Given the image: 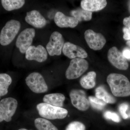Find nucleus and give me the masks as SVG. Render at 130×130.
<instances>
[{
	"instance_id": "8",
	"label": "nucleus",
	"mask_w": 130,
	"mask_h": 130,
	"mask_svg": "<svg viewBox=\"0 0 130 130\" xmlns=\"http://www.w3.org/2000/svg\"><path fill=\"white\" fill-rule=\"evenodd\" d=\"M35 36V29L32 28H26L19 34L16 40V46L21 53H25L31 46Z\"/></svg>"
},
{
	"instance_id": "10",
	"label": "nucleus",
	"mask_w": 130,
	"mask_h": 130,
	"mask_svg": "<svg viewBox=\"0 0 130 130\" xmlns=\"http://www.w3.org/2000/svg\"><path fill=\"white\" fill-rule=\"evenodd\" d=\"M72 104L78 110L85 111L90 107L89 101L86 97V93L80 89H73L70 93Z\"/></svg>"
},
{
	"instance_id": "7",
	"label": "nucleus",
	"mask_w": 130,
	"mask_h": 130,
	"mask_svg": "<svg viewBox=\"0 0 130 130\" xmlns=\"http://www.w3.org/2000/svg\"><path fill=\"white\" fill-rule=\"evenodd\" d=\"M64 44V41L62 35L58 31H54L50 36L46 48L50 56H59L61 54Z\"/></svg>"
},
{
	"instance_id": "6",
	"label": "nucleus",
	"mask_w": 130,
	"mask_h": 130,
	"mask_svg": "<svg viewBox=\"0 0 130 130\" xmlns=\"http://www.w3.org/2000/svg\"><path fill=\"white\" fill-rule=\"evenodd\" d=\"M26 84L32 92L36 93H44L48 90L44 78L38 72L29 74L25 79Z\"/></svg>"
},
{
	"instance_id": "30",
	"label": "nucleus",
	"mask_w": 130,
	"mask_h": 130,
	"mask_svg": "<svg viewBox=\"0 0 130 130\" xmlns=\"http://www.w3.org/2000/svg\"><path fill=\"white\" fill-rule=\"evenodd\" d=\"M123 56L126 59L130 60V50L128 49H125L123 51Z\"/></svg>"
},
{
	"instance_id": "22",
	"label": "nucleus",
	"mask_w": 130,
	"mask_h": 130,
	"mask_svg": "<svg viewBox=\"0 0 130 130\" xmlns=\"http://www.w3.org/2000/svg\"><path fill=\"white\" fill-rule=\"evenodd\" d=\"M35 125L38 130H58L50 121L42 118L36 119L35 120Z\"/></svg>"
},
{
	"instance_id": "12",
	"label": "nucleus",
	"mask_w": 130,
	"mask_h": 130,
	"mask_svg": "<svg viewBox=\"0 0 130 130\" xmlns=\"http://www.w3.org/2000/svg\"><path fill=\"white\" fill-rule=\"evenodd\" d=\"M47 58V51L41 45L37 47L31 45L25 53V58L29 60H35L42 63L46 60Z\"/></svg>"
},
{
	"instance_id": "26",
	"label": "nucleus",
	"mask_w": 130,
	"mask_h": 130,
	"mask_svg": "<svg viewBox=\"0 0 130 130\" xmlns=\"http://www.w3.org/2000/svg\"><path fill=\"white\" fill-rule=\"evenodd\" d=\"M86 127L83 123L78 121L71 122L67 126L65 130H85Z\"/></svg>"
},
{
	"instance_id": "2",
	"label": "nucleus",
	"mask_w": 130,
	"mask_h": 130,
	"mask_svg": "<svg viewBox=\"0 0 130 130\" xmlns=\"http://www.w3.org/2000/svg\"><path fill=\"white\" fill-rule=\"evenodd\" d=\"M37 109L41 117L47 119H62L66 118L68 113L67 110L65 108L54 106L45 103L38 104Z\"/></svg>"
},
{
	"instance_id": "14",
	"label": "nucleus",
	"mask_w": 130,
	"mask_h": 130,
	"mask_svg": "<svg viewBox=\"0 0 130 130\" xmlns=\"http://www.w3.org/2000/svg\"><path fill=\"white\" fill-rule=\"evenodd\" d=\"M26 22L37 28H42L46 25V19L37 10H33L28 12L25 16Z\"/></svg>"
},
{
	"instance_id": "31",
	"label": "nucleus",
	"mask_w": 130,
	"mask_h": 130,
	"mask_svg": "<svg viewBox=\"0 0 130 130\" xmlns=\"http://www.w3.org/2000/svg\"><path fill=\"white\" fill-rule=\"evenodd\" d=\"M126 44L129 46L130 47V41H128L126 42Z\"/></svg>"
},
{
	"instance_id": "27",
	"label": "nucleus",
	"mask_w": 130,
	"mask_h": 130,
	"mask_svg": "<svg viewBox=\"0 0 130 130\" xmlns=\"http://www.w3.org/2000/svg\"><path fill=\"white\" fill-rule=\"evenodd\" d=\"M104 118L106 119L110 120L116 123H119L121 121L120 117L115 112L107 111L105 112L103 115Z\"/></svg>"
},
{
	"instance_id": "3",
	"label": "nucleus",
	"mask_w": 130,
	"mask_h": 130,
	"mask_svg": "<svg viewBox=\"0 0 130 130\" xmlns=\"http://www.w3.org/2000/svg\"><path fill=\"white\" fill-rule=\"evenodd\" d=\"M21 27L19 21L11 20L3 28L0 34V43L3 46L9 45L18 33Z\"/></svg>"
},
{
	"instance_id": "19",
	"label": "nucleus",
	"mask_w": 130,
	"mask_h": 130,
	"mask_svg": "<svg viewBox=\"0 0 130 130\" xmlns=\"http://www.w3.org/2000/svg\"><path fill=\"white\" fill-rule=\"evenodd\" d=\"M95 95L96 97L102 100L106 103L114 104L116 102L115 98L103 86H100L96 88L95 90Z\"/></svg>"
},
{
	"instance_id": "5",
	"label": "nucleus",
	"mask_w": 130,
	"mask_h": 130,
	"mask_svg": "<svg viewBox=\"0 0 130 130\" xmlns=\"http://www.w3.org/2000/svg\"><path fill=\"white\" fill-rule=\"evenodd\" d=\"M17 100L12 97L4 98L0 101V123L10 122L18 107Z\"/></svg>"
},
{
	"instance_id": "21",
	"label": "nucleus",
	"mask_w": 130,
	"mask_h": 130,
	"mask_svg": "<svg viewBox=\"0 0 130 130\" xmlns=\"http://www.w3.org/2000/svg\"><path fill=\"white\" fill-rule=\"evenodd\" d=\"M2 5L7 11H13L21 8L25 3L24 0H2Z\"/></svg>"
},
{
	"instance_id": "13",
	"label": "nucleus",
	"mask_w": 130,
	"mask_h": 130,
	"mask_svg": "<svg viewBox=\"0 0 130 130\" xmlns=\"http://www.w3.org/2000/svg\"><path fill=\"white\" fill-rule=\"evenodd\" d=\"M62 51L65 56L71 59L76 58L84 59L88 56L87 52L84 48L70 42L64 43Z\"/></svg>"
},
{
	"instance_id": "25",
	"label": "nucleus",
	"mask_w": 130,
	"mask_h": 130,
	"mask_svg": "<svg viewBox=\"0 0 130 130\" xmlns=\"http://www.w3.org/2000/svg\"><path fill=\"white\" fill-rule=\"evenodd\" d=\"M119 110L123 119H126L130 118L129 106L127 103H122L119 107Z\"/></svg>"
},
{
	"instance_id": "1",
	"label": "nucleus",
	"mask_w": 130,
	"mask_h": 130,
	"mask_svg": "<svg viewBox=\"0 0 130 130\" xmlns=\"http://www.w3.org/2000/svg\"><path fill=\"white\" fill-rule=\"evenodd\" d=\"M107 81L115 96L126 97L130 95V82L123 74L111 73L107 77Z\"/></svg>"
},
{
	"instance_id": "16",
	"label": "nucleus",
	"mask_w": 130,
	"mask_h": 130,
	"mask_svg": "<svg viewBox=\"0 0 130 130\" xmlns=\"http://www.w3.org/2000/svg\"><path fill=\"white\" fill-rule=\"evenodd\" d=\"M107 5L106 0H83L81 2L82 8L91 12L100 11L105 8Z\"/></svg>"
},
{
	"instance_id": "17",
	"label": "nucleus",
	"mask_w": 130,
	"mask_h": 130,
	"mask_svg": "<svg viewBox=\"0 0 130 130\" xmlns=\"http://www.w3.org/2000/svg\"><path fill=\"white\" fill-rule=\"evenodd\" d=\"M66 98L61 93H55L46 95L43 97V102L59 107L62 108Z\"/></svg>"
},
{
	"instance_id": "18",
	"label": "nucleus",
	"mask_w": 130,
	"mask_h": 130,
	"mask_svg": "<svg viewBox=\"0 0 130 130\" xmlns=\"http://www.w3.org/2000/svg\"><path fill=\"white\" fill-rule=\"evenodd\" d=\"M96 73L95 72H90L81 78L79 81L80 85L84 89L93 88L96 85Z\"/></svg>"
},
{
	"instance_id": "15",
	"label": "nucleus",
	"mask_w": 130,
	"mask_h": 130,
	"mask_svg": "<svg viewBox=\"0 0 130 130\" xmlns=\"http://www.w3.org/2000/svg\"><path fill=\"white\" fill-rule=\"evenodd\" d=\"M54 20L56 25L61 28H74L78 24V21L74 17L66 16L60 12L56 13Z\"/></svg>"
},
{
	"instance_id": "4",
	"label": "nucleus",
	"mask_w": 130,
	"mask_h": 130,
	"mask_svg": "<svg viewBox=\"0 0 130 130\" xmlns=\"http://www.w3.org/2000/svg\"><path fill=\"white\" fill-rule=\"evenodd\" d=\"M88 61L84 59L76 58L72 59L66 72V77L68 79H76L88 70Z\"/></svg>"
},
{
	"instance_id": "23",
	"label": "nucleus",
	"mask_w": 130,
	"mask_h": 130,
	"mask_svg": "<svg viewBox=\"0 0 130 130\" xmlns=\"http://www.w3.org/2000/svg\"><path fill=\"white\" fill-rule=\"evenodd\" d=\"M73 17L79 21H88L92 19V12L88 11L84 9L73 10L71 12Z\"/></svg>"
},
{
	"instance_id": "29",
	"label": "nucleus",
	"mask_w": 130,
	"mask_h": 130,
	"mask_svg": "<svg viewBox=\"0 0 130 130\" xmlns=\"http://www.w3.org/2000/svg\"><path fill=\"white\" fill-rule=\"evenodd\" d=\"M123 23L126 28L130 30V16L129 17L125 18L123 20Z\"/></svg>"
},
{
	"instance_id": "28",
	"label": "nucleus",
	"mask_w": 130,
	"mask_h": 130,
	"mask_svg": "<svg viewBox=\"0 0 130 130\" xmlns=\"http://www.w3.org/2000/svg\"><path fill=\"white\" fill-rule=\"evenodd\" d=\"M124 32L123 38L126 40H130V30L126 27H124L123 29Z\"/></svg>"
},
{
	"instance_id": "24",
	"label": "nucleus",
	"mask_w": 130,
	"mask_h": 130,
	"mask_svg": "<svg viewBox=\"0 0 130 130\" xmlns=\"http://www.w3.org/2000/svg\"><path fill=\"white\" fill-rule=\"evenodd\" d=\"M88 99L90 104L91 106L97 110H102L107 104L102 100L95 96H89Z\"/></svg>"
},
{
	"instance_id": "11",
	"label": "nucleus",
	"mask_w": 130,
	"mask_h": 130,
	"mask_svg": "<svg viewBox=\"0 0 130 130\" xmlns=\"http://www.w3.org/2000/svg\"><path fill=\"white\" fill-rule=\"evenodd\" d=\"M107 58L109 62L119 70L128 69L129 64L126 59L116 47H113L109 49L108 52Z\"/></svg>"
},
{
	"instance_id": "32",
	"label": "nucleus",
	"mask_w": 130,
	"mask_h": 130,
	"mask_svg": "<svg viewBox=\"0 0 130 130\" xmlns=\"http://www.w3.org/2000/svg\"><path fill=\"white\" fill-rule=\"evenodd\" d=\"M18 130H28L26 129H24V128H22V129H19Z\"/></svg>"
},
{
	"instance_id": "9",
	"label": "nucleus",
	"mask_w": 130,
	"mask_h": 130,
	"mask_svg": "<svg viewBox=\"0 0 130 130\" xmlns=\"http://www.w3.org/2000/svg\"><path fill=\"white\" fill-rule=\"evenodd\" d=\"M84 37L89 47L95 51L101 50L106 42V38L102 34L94 32L92 30H86Z\"/></svg>"
},
{
	"instance_id": "20",
	"label": "nucleus",
	"mask_w": 130,
	"mask_h": 130,
	"mask_svg": "<svg viewBox=\"0 0 130 130\" xmlns=\"http://www.w3.org/2000/svg\"><path fill=\"white\" fill-rule=\"evenodd\" d=\"M11 77L6 73H0V97L6 95L12 83Z\"/></svg>"
}]
</instances>
